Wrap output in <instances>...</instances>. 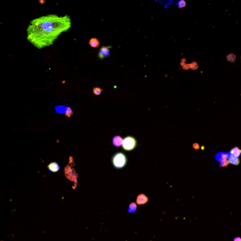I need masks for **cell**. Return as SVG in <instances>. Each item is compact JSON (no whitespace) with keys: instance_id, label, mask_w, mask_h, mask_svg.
Returning <instances> with one entry per match:
<instances>
[{"instance_id":"cell-13","label":"cell","mask_w":241,"mask_h":241,"mask_svg":"<svg viewBox=\"0 0 241 241\" xmlns=\"http://www.w3.org/2000/svg\"><path fill=\"white\" fill-rule=\"evenodd\" d=\"M137 209V206L136 203H130L129 206L128 208V213H132L135 212Z\"/></svg>"},{"instance_id":"cell-10","label":"cell","mask_w":241,"mask_h":241,"mask_svg":"<svg viewBox=\"0 0 241 241\" xmlns=\"http://www.w3.org/2000/svg\"><path fill=\"white\" fill-rule=\"evenodd\" d=\"M228 160L231 164L235 165H239L240 163V160L238 158H236L233 156L232 154H230L228 158Z\"/></svg>"},{"instance_id":"cell-15","label":"cell","mask_w":241,"mask_h":241,"mask_svg":"<svg viewBox=\"0 0 241 241\" xmlns=\"http://www.w3.org/2000/svg\"><path fill=\"white\" fill-rule=\"evenodd\" d=\"M219 167H227L228 165H229V162L228 160L227 159H223L221 160V161L219 162Z\"/></svg>"},{"instance_id":"cell-12","label":"cell","mask_w":241,"mask_h":241,"mask_svg":"<svg viewBox=\"0 0 241 241\" xmlns=\"http://www.w3.org/2000/svg\"><path fill=\"white\" fill-rule=\"evenodd\" d=\"M68 107L64 106H58L55 108V110L59 114H65Z\"/></svg>"},{"instance_id":"cell-16","label":"cell","mask_w":241,"mask_h":241,"mask_svg":"<svg viewBox=\"0 0 241 241\" xmlns=\"http://www.w3.org/2000/svg\"><path fill=\"white\" fill-rule=\"evenodd\" d=\"M185 61H186V59L185 60H183V59H182L181 62L180 63V65L182 66V67L185 70H188L189 68V64H186Z\"/></svg>"},{"instance_id":"cell-21","label":"cell","mask_w":241,"mask_h":241,"mask_svg":"<svg viewBox=\"0 0 241 241\" xmlns=\"http://www.w3.org/2000/svg\"><path fill=\"white\" fill-rule=\"evenodd\" d=\"M193 147L195 149H198L200 148V146L197 143H195L193 144Z\"/></svg>"},{"instance_id":"cell-8","label":"cell","mask_w":241,"mask_h":241,"mask_svg":"<svg viewBox=\"0 0 241 241\" xmlns=\"http://www.w3.org/2000/svg\"><path fill=\"white\" fill-rule=\"evenodd\" d=\"M89 44L91 47L94 48H98L100 46L99 41L98 39L96 38H91L89 42Z\"/></svg>"},{"instance_id":"cell-18","label":"cell","mask_w":241,"mask_h":241,"mask_svg":"<svg viewBox=\"0 0 241 241\" xmlns=\"http://www.w3.org/2000/svg\"><path fill=\"white\" fill-rule=\"evenodd\" d=\"M198 68V65L196 62H193L191 64H189L190 69L193 70H195L197 69Z\"/></svg>"},{"instance_id":"cell-11","label":"cell","mask_w":241,"mask_h":241,"mask_svg":"<svg viewBox=\"0 0 241 241\" xmlns=\"http://www.w3.org/2000/svg\"><path fill=\"white\" fill-rule=\"evenodd\" d=\"M229 153L230 154H232L235 157L238 158L241 154V150L237 147H235L230 150Z\"/></svg>"},{"instance_id":"cell-5","label":"cell","mask_w":241,"mask_h":241,"mask_svg":"<svg viewBox=\"0 0 241 241\" xmlns=\"http://www.w3.org/2000/svg\"><path fill=\"white\" fill-rule=\"evenodd\" d=\"M229 153L221 152L218 153L215 155V159L218 162H220L223 159H227L230 155Z\"/></svg>"},{"instance_id":"cell-4","label":"cell","mask_w":241,"mask_h":241,"mask_svg":"<svg viewBox=\"0 0 241 241\" xmlns=\"http://www.w3.org/2000/svg\"><path fill=\"white\" fill-rule=\"evenodd\" d=\"M111 48V46H103L100 48L98 53V57L100 60L107 58L110 56V49Z\"/></svg>"},{"instance_id":"cell-2","label":"cell","mask_w":241,"mask_h":241,"mask_svg":"<svg viewBox=\"0 0 241 241\" xmlns=\"http://www.w3.org/2000/svg\"><path fill=\"white\" fill-rule=\"evenodd\" d=\"M112 160L114 167L117 169L123 168L127 163V159L126 155L122 152H118L114 154Z\"/></svg>"},{"instance_id":"cell-1","label":"cell","mask_w":241,"mask_h":241,"mask_svg":"<svg viewBox=\"0 0 241 241\" xmlns=\"http://www.w3.org/2000/svg\"><path fill=\"white\" fill-rule=\"evenodd\" d=\"M72 26L70 17L49 14L31 21L27 29V40L38 49L51 46Z\"/></svg>"},{"instance_id":"cell-3","label":"cell","mask_w":241,"mask_h":241,"mask_svg":"<svg viewBox=\"0 0 241 241\" xmlns=\"http://www.w3.org/2000/svg\"><path fill=\"white\" fill-rule=\"evenodd\" d=\"M137 143V140L135 138L131 136H128L123 139L122 147L126 151H131L135 148Z\"/></svg>"},{"instance_id":"cell-7","label":"cell","mask_w":241,"mask_h":241,"mask_svg":"<svg viewBox=\"0 0 241 241\" xmlns=\"http://www.w3.org/2000/svg\"><path fill=\"white\" fill-rule=\"evenodd\" d=\"M123 139L121 137L119 136H117L114 137L113 139V144L114 146L116 147H119L122 145Z\"/></svg>"},{"instance_id":"cell-17","label":"cell","mask_w":241,"mask_h":241,"mask_svg":"<svg viewBox=\"0 0 241 241\" xmlns=\"http://www.w3.org/2000/svg\"><path fill=\"white\" fill-rule=\"evenodd\" d=\"M103 89H101L99 87H96L94 88L93 89V93L96 95H99L101 94V92H103Z\"/></svg>"},{"instance_id":"cell-6","label":"cell","mask_w":241,"mask_h":241,"mask_svg":"<svg viewBox=\"0 0 241 241\" xmlns=\"http://www.w3.org/2000/svg\"><path fill=\"white\" fill-rule=\"evenodd\" d=\"M148 201V198L144 194H140L138 196L136 199V203L138 205L144 204Z\"/></svg>"},{"instance_id":"cell-23","label":"cell","mask_w":241,"mask_h":241,"mask_svg":"<svg viewBox=\"0 0 241 241\" xmlns=\"http://www.w3.org/2000/svg\"><path fill=\"white\" fill-rule=\"evenodd\" d=\"M45 3V1H44V0H40L39 1V3L41 4H44V3Z\"/></svg>"},{"instance_id":"cell-14","label":"cell","mask_w":241,"mask_h":241,"mask_svg":"<svg viewBox=\"0 0 241 241\" xmlns=\"http://www.w3.org/2000/svg\"><path fill=\"white\" fill-rule=\"evenodd\" d=\"M227 60L231 62H235L236 60V56L233 53H230L227 56Z\"/></svg>"},{"instance_id":"cell-20","label":"cell","mask_w":241,"mask_h":241,"mask_svg":"<svg viewBox=\"0 0 241 241\" xmlns=\"http://www.w3.org/2000/svg\"><path fill=\"white\" fill-rule=\"evenodd\" d=\"M72 111L70 107H68V109H67V110L66 111V112H65V114L67 116H68V117H70L71 115V114H72Z\"/></svg>"},{"instance_id":"cell-9","label":"cell","mask_w":241,"mask_h":241,"mask_svg":"<svg viewBox=\"0 0 241 241\" xmlns=\"http://www.w3.org/2000/svg\"><path fill=\"white\" fill-rule=\"evenodd\" d=\"M48 168L49 171L53 172H57V171H59L60 170V167L59 165L56 163H51L48 165Z\"/></svg>"},{"instance_id":"cell-19","label":"cell","mask_w":241,"mask_h":241,"mask_svg":"<svg viewBox=\"0 0 241 241\" xmlns=\"http://www.w3.org/2000/svg\"><path fill=\"white\" fill-rule=\"evenodd\" d=\"M178 8H183L186 6V3L184 0H181L179 1L178 3Z\"/></svg>"},{"instance_id":"cell-22","label":"cell","mask_w":241,"mask_h":241,"mask_svg":"<svg viewBox=\"0 0 241 241\" xmlns=\"http://www.w3.org/2000/svg\"><path fill=\"white\" fill-rule=\"evenodd\" d=\"M234 241H241V238L239 237H236L234 239Z\"/></svg>"},{"instance_id":"cell-24","label":"cell","mask_w":241,"mask_h":241,"mask_svg":"<svg viewBox=\"0 0 241 241\" xmlns=\"http://www.w3.org/2000/svg\"></svg>"}]
</instances>
